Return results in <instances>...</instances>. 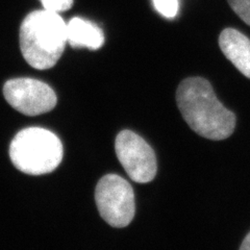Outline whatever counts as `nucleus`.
<instances>
[{
  "label": "nucleus",
  "instance_id": "f257e3e1",
  "mask_svg": "<svg viewBox=\"0 0 250 250\" xmlns=\"http://www.w3.org/2000/svg\"><path fill=\"white\" fill-rule=\"evenodd\" d=\"M176 103L188 125L203 138L225 140L236 127V116L218 100L205 78L183 81L177 88Z\"/></svg>",
  "mask_w": 250,
  "mask_h": 250
},
{
  "label": "nucleus",
  "instance_id": "f03ea898",
  "mask_svg": "<svg viewBox=\"0 0 250 250\" xmlns=\"http://www.w3.org/2000/svg\"><path fill=\"white\" fill-rule=\"evenodd\" d=\"M19 41L28 65L38 70L52 68L65 50L67 24L58 13L34 11L21 23Z\"/></svg>",
  "mask_w": 250,
  "mask_h": 250
},
{
  "label": "nucleus",
  "instance_id": "7ed1b4c3",
  "mask_svg": "<svg viewBox=\"0 0 250 250\" xmlns=\"http://www.w3.org/2000/svg\"><path fill=\"white\" fill-rule=\"evenodd\" d=\"M62 152L60 139L42 127L22 129L10 146L14 166L29 175H42L56 170L62 160Z\"/></svg>",
  "mask_w": 250,
  "mask_h": 250
},
{
  "label": "nucleus",
  "instance_id": "20e7f679",
  "mask_svg": "<svg viewBox=\"0 0 250 250\" xmlns=\"http://www.w3.org/2000/svg\"><path fill=\"white\" fill-rule=\"evenodd\" d=\"M95 201L100 216L113 228H125L135 217V193L130 184L117 174L100 179L95 190Z\"/></svg>",
  "mask_w": 250,
  "mask_h": 250
},
{
  "label": "nucleus",
  "instance_id": "39448f33",
  "mask_svg": "<svg viewBox=\"0 0 250 250\" xmlns=\"http://www.w3.org/2000/svg\"><path fill=\"white\" fill-rule=\"evenodd\" d=\"M117 158L132 181L138 184L151 182L158 164L152 148L144 139L131 130H122L116 138Z\"/></svg>",
  "mask_w": 250,
  "mask_h": 250
},
{
  "label": "nucleus",
  "instance_id": "423d86ee",
  "mask_svg": "<svg viewBox=\"0 0 250 250\" xmlns=\"http://www.w3.org/2000/svg\"><path fill=\"white\" fill-rule=\"evenodd\" d=\"M3 95L12 107L26 116L50 112L57 105V95L48 84L29 77L13 78L3 85Z\"/></svg>",
  "mask_w": 250,
  "mask_h": 250
},
{
  "label": "nucleus",
  "instance_id": "0eeeda50",
  "mask_svg": "<svg viewBox=\"0 0 250 250\" xmlns=\"http://www.w3.org/2000/svg\"><path fill=\"white\" fill-rule=\"evenodd\" d=\"M224 56L244 76L250 78V40L239 30L225 28L219 37Z\"/></svg>",
  "mask_w": 250,
  "mask_h": 250
},
{
  "label": "nucleus",
  "instance_id": "6e6552de",
  "mask_svg": "<svg viewBox=\"0 0 250 250\" xmlns=\"http://www.w3.org/2000/svg\"><path fill=\"white\" fill-rule=\"evenodd\" d=\"M67 43L73 48L97 50L104 44V31L95 23L74 17L67 24Z\"/></svg>",
  "mask_w": 250,
  "mask_h": 250
},
{
  "label": "nucleus",
  "instance_id": "1a4fd4ad",
  "mask_svg": "<svg viewBox=\"0 0 250 250\" xmlns=\"http://www.w3.org/2000/svg\"><path fill=\"white\" fill-rule=\"evenodd\" d=\"M155 10L167 19H173L178 12V0H152Z\"/></svg>",
  "mask_w": 250,
  "mask_h": 250
},
{
  "label": "nucleus",
  "instance_id": "9d476101",
  "mask_svg": "<svg viewBox=\"0 0 250 250\" xmlns=\"http://www.w3.org/2000/svg\"><path fill=\"white\" fill-rule=\"evenodd\" d=\"M232 11L250 25V0H228Z\"/></svg>",
  "mask_w": 250,
  "mask_h": 250
},
{
  "label": "nucleus",
  "instance_id": "9b49d317",
  "mask_svg": "<svg viewBox=\"0 0 250 250\" xmlns=\"http://www.w3.org/2000/svg\"><path fill=\"white\" fill-rule=\"evenodd\" d=\"M44 10L53 12V13H61L71 9L73 5V0H40Z\"/></svg>",
  "mask_w": 250,
  "mask_h": 250
},
{
  "label": "nucleus",
  "instance_id": "f8f14e48",
  "mask_svg": "<svg viewBox=\"0 0 250 250\" xmlns=\"http://www.w3.org/2000/svg\"><path fill=\"white\" fill-rule=\"evenodd\" d=\"M240 250H250V231L245 237L244 241L242 242V245L240 247Z\"/></svg>",
  "mask_w": 250,
  "mask_h": 250
}]
</instances>
